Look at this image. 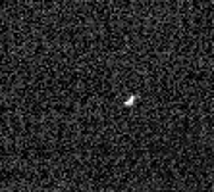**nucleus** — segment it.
I'll use <instances>...</instances> for the list:
<instances>
[{"label": "nucleus", "mask_w": 214, "mask_h": 192, "mask_svg": "<svg viewBox=\"0 0 214 192\" xmlns=\"http://www.w3.org/2000/svg\"><path fill=\"white\" fill-rule=\"evenodd\" d=\"M135 100H137V96H131V98H129V100L126 102V106H131V104H133Z\"/></svg>", "instance_id": "obj_1"}]
</instances>
